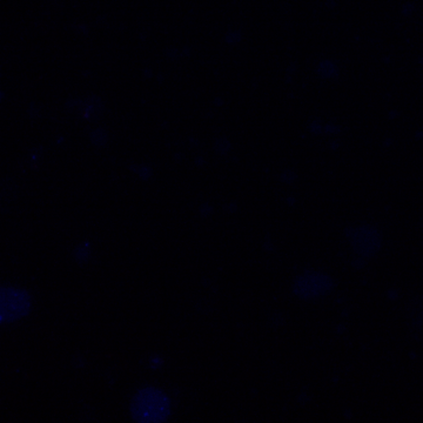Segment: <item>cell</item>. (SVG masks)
Here are the masks:
<instances>
[{
	"label": "cell",
	"instance_id": "1",
	"mask_svg": "<svg viewBox=\"0 0 423 423\" xmlns=\"http://www.w3.org/2000/svg\"><path fill=\"white\" fill-rule=\"evenodd\" d=\"M171 413L170 401L159 389L148 387L134 395L131 402L132 417L137 422H165Z\"/></svg>",
	"mask_w": 423,
	"mask_h": 423
},
{
	"label": "cell",
	"instance_id": "2",
	"mask_svg": "<svg viewBox=\"0 0 423 423\" xmlns=\"http://www.w3.org/2000/svg\"><path fill=\"white\" fill-rule=\"evenodd\" d=\"M30 297L19 288H1L0 292V321L13 322L27 315L30 311Z\"/></svg>",
	"mask_w": 423,
	"mask_h": 423
}]
</instances>
